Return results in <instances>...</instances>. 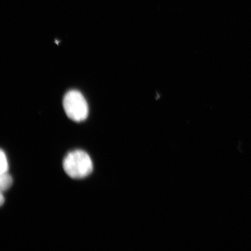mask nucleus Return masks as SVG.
<instances>
[{"mask_svg":"<svg viewBox=\"0 0 251 251\" xmlns=\"http://www.w3.org/2000/svg\"><path fill=\"white\" fill-rule=\"evenodd\" d=\"M63 168L68 176L74 179H81L92 174L93 163L86 152L77 150L66 155L63 161Z\"/></svg>","mask_w":251,"mask_h":251,"instance_id":"nucleus-1","label":"nucleus"},{"mask_svg":"<svg viewBox=\"0 0 251 251\" xmlns=\"http://www.w3.org/2000/svg\"><path fill=\"white\" fill-rule=\"evenodd\" d=\"M63 106L68 117L73 121H85L89 115V106L86 100L77 90H71L65 94Z\"/></svg>","mask_w":251,"mask_h":251,"instance_id":"nucleus-2","label":"nucleus"},{"mask_svg":"<svg viewBox=\"0 0 251 251\" xmlns=\"http://www.w3.org/2000/svg\"><path fill=\"white\" fill-rule=\"evenodd\" d=\"M0 175H1V176H0V188H1L2 192H4L11 187L12 183H13V179L8 172Z\"/></svg>","mask_w":251,"mask_h":251,"instance_id":"nucleus-3","label":"nucleus"},{"mask_svg":"<svg viewBox=\"0 0 251 251\" xmlns=\"http://www.w3.org/2000/svg\"><path fill=\"white\" fill-rule=\"evenodd\" d=\"M0 162H1V165H0V174L7 173L9 169L7 157L2 150H1V153H0Z\"/></svg>","mask_w":251,"mask_h":251,"instance_id":"nucleus-4","label":"nucleus"},{"mask_svg":"<svg viewBox=\"0 0 251 251\" xmlns=\"http://www.w3.org/2000/svg\"><path fill=\"white\" fill-rule=\"evenodd\" d=\"M5 202V198L3 196L2 192L1 191V196H0V203L2 206Z\"/></svg>","mask_w":251,"mask_h":251,"instance_id":"nucleus-5","label":"nucleus"}]
</instances>
